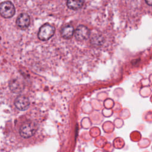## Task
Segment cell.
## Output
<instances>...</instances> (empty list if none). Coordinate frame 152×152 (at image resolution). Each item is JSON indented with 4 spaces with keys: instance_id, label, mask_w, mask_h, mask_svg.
<instances>
[{
    "instance_id": "1",
    "label": "cell",
    "mask_w": 152,
    "mask_h": 152,
    "mask_svg": "<svg viewBox=\"0 0 152 152\" xmlns=\"http://www.w3.org/2000/svg\"><path fill=\"white\" fill-rule=\"evenodd\" d=\"M37 131V126L34 123L28 122L24 123L20 127L19 133L24 138H28L34 135Z\"/></svg>"
},
{
    "instance_id": "2",
    "label": "cell",
    "mask_w": 152,
    "mask_h": 152,
    "mask_svg": "<svg viewBox=\"0 0 152 152\" xmlns=\"http://www.w3.org/2000/svg\"><path fill=\"white\" fill-rule=\"evenodd\" d=\"M55 31V28L53 26L49 24H45L40 28L38 37L42 40H48L54 34Z\"/></svg>"
},
{
    "instance_id": "3",
    "label": "cell",
    "mask_w": 152,
    "mask_h": 152,
    "mask_svg": "<svg viewBox=\"0 0 152 152\" xmlns=\"http://www.w3.org/2000/svg\"><path fill=\"white\" fill-rule=\"evenodd\" d=\"M15 10L14 5L10 1H4L0 4V14L6 18L12 17Z\"/></svg>"
},
{
    "instance_id": "4",
    "label": "cell",
    "mask_w": 152,
    "mask_h": 152,
    "mask_svg": "<svg viewBox=\"0 0 152 152\" xmlns=\"http://www.w3.org/2000/svg\"><path fill=\"white\" fill-rule=\"evenodd\" d=\"M75 37L77 40L82 41L87 39L90 35V30L85 26H78L75 31Z\"/></svg>"
},
{
    "instance_id": "5",
    "label": "cell",
    "mask_w": 152,
    "mask_h": 152,
    "mask_svg": "<svg viewBox=\"0 0 152 152\" xmlns=\"http://www.w3.org/2000/svg\"><path fill=\"white\" fill-rule=\"evenodd\" d=\"M15 106L19 110H24L27 109L30 105L29 99L24 96H18L14 100Z\"/></svg>"
},
{
    "instance_id": "6",
    "label": "cell",
    "mask_w": 152,
    "mask_h": 152,
    "mask_svg": "<svg viewBox=\"0 0 152 152\" xmlns=\"http://www.w3.org/2000/svg\"><path fill=\"white\" fill-rule=\"evenodd\" d=\"M30 23V16L27 13L20 14L16 20L17 26L21 29H26L28 27Z\"/></svg>"
},
{
    "instance_id": "7",
    "label": "cell",
    "mask_w": 152,
    "mask_h": 152,
    "mask_svg": "<svg viewBox=\"0 0 152 152\" xmlns=\"http://www.w3.org/2000/svg\"><path fill=\"white\" fill-rule=\"evenodd\" d=\"M9 87L12 92L14 93H20L23 91L24 86L21 81L15 78L12 79L10 81Z\"/></svg>"
},
{
    "instance_id": "8",
    "label": "cell",
    "mask_w": 152,
    "mask_h": 152,
    "mask_svg": "<svg viewBox=\"0 0 152 152\" xmlns=\"http://www.w3.org/2000/svg\"><path fill=\"white\" fill-rule=\"evenodd\" d=\"M74 27L69 24L65 26L61 30V36L65 39H70L74 34Z\"/></svg>"
},
{
    "instance_id": "9",
    "label": "cell",
    "mask_w": 152,
    "mask_h": 152,
    "mask_svg": "<svg viewBox=\"0 0 152 152\" xmlns=\"http://www.w3.org/2000/svg\"><path fill=\"white\" fill-rule=\"evenodd\" d=\"M84 1H72L69 0L66 2L67 7L72 10H78L82 7L83 5Z\"/></svg>"
},
{
    "instance_id": "10",
    "label": "cell",
    "mask_w": 152,
    "mask_h": 152,
    "mask_svg": "<svg viewBox=\"0 0 152 152\" xmlns=\"http://www.w3.org/2000/svg\"><path fill=\"white\" fill-rule=\"evenodd\" d=\"M145 2L148 5L152 6V1H145Z\"/></svg>"
}]
</instances>
